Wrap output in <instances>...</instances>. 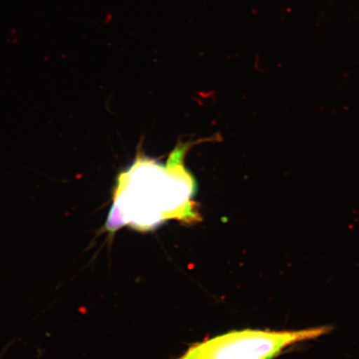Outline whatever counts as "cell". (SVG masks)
<instances>
[{
    "label": "cell",
    "mask_w": 359,
    "mask_h": 359,
    "mask_svg": "<svg viewBox=\"0 0 359 359\" xmlns=\"http://www.w3.org/2000/svg\"><path fill=\"white\" fill-rule=\"evenodd\" d=\"M331 330L323 326L291 331H233L193 345L177 359H275L291 345L317 339Z\"/></svg>",
    "instance_id": "cell-1"
}]
</instances>
